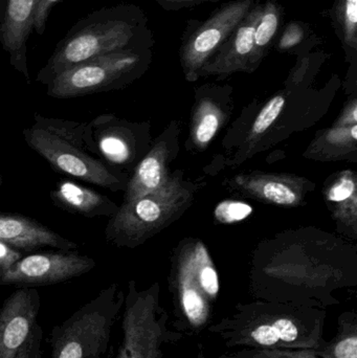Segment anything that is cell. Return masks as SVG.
Listing matches in <instances>:
<instances>
[{"label": "cell", "mask_w": 357, "mask_h": 358, "mask_svg": "<svg viewBox=\"0 0 357 358\" xmlns=\"http://www.w3.org/2000/svg\"><path fill=\"white\" fill-rule=\"evenodd\" d=\"M326 309L259 300L238 304L207 331L228 348L314 349L324 341Z\"/></svg>", "instance_id": "1"}, {"label": "cell", "mask_w": 357, "mask_h": 358, "mask_svg": "<svg viewBox=\"0 0 357 358\" xmlns=\"http://www.w3.org/2000/svg\"><path fill=\"white\" fill-rule=\"evenodd\" d=\"M155 40L140 6L103 8L75 23L42 67L37 82L48 85L57 76L90 59L125 50H147Z\"/></svg>", "instance_id": "2"}, {"label": "cell", "mask_w": 357, "mask_h": 358, "mask_svg": "<svg viewBox=\"0 0 357 358\" xmlns=\"http://www.w3.org/2000/svg\"><path fill=\"white\" fill-rule=\"evenodd\" d=\"M84 127L83 122L36 115L22 134L27 146L54 171L112 192L125 189L127 174L107 165L90 150Z\"/></svg>", "instance_id": "3"}, {"label": "cell", "mask_w": 357, "mask_h": 358, "mask_svg": "<svg viewBox=\"0 0 357 358\" xmlns=\"http://www.w3.org/2000/svg\"><path fill=\"white\" fill-rule=\"evenodd\" d=\"M169 288L173 329L184 336L203 334L213 321L220 294L219 275L203 242L190 241L176 255Z\"/></svg>", "instance_id": "4"}, {"label": "cell", "mask_w": 357, "mask_h": 358, "mask_svg": "<svg viewBox=\"0 0 357 358\" xmlns=\"http://www.w3.org/2000/svg\"><path fill=\"white\" fill-rule=\"evenodd\" d=\"M195 189V185L184 180L178 171L171 174L161 189L123 202L107 223V241L117 248L142 245L191 206Z\"/></svg>", "instance_id": "5"}, {"label": "cell", "mask_w": 357, "mask_h": 358, "mask_svg": "<svg viewBox=\"0 0 357 358\" xmlns=\"http://www.w3.org/2000/svg\"><path fill=\"white\" fill-rule=\"evenodd\" d=\"M124 299L119 285L111 284L56 326L50 334V358H103Z\"/></svg>", "instance_id": "6"}, {"label": "cell", "mask_w": 357, "mask_h": 358, "mask_svg": "<svg viewBox=\"0 0 357 358\" xmlns=\"http://www.w3.org/2000/svg\"><path fill=\"white\" fill-rule=\"evenodd\" d=\"M159 284L140 290L128 283L122 315L121 345L115 358H163L168 347L184 338L169 327V313L161 305Z\"/></svg>", "instance_id": "7"}, {"label": "cell", "mask_w": 357, "mask_h": 358, "mask_svg": "<svg viewBox=\"0 0 357 358\" xmlns=\"http://www.w3.org/2000/svg\"><path fill=\"white\" fill-rule=\"evenodd\" d=\"M152 48L112 52L67 69L48 83L54 99H73L121 90L140 79L152 61Z\"/></svg>", "instance_id": "8"}, {"label": "cell", "mask_w": 357, "mask_h": 358, "mask_svg": "<svg viewBox=\"0 0 357 358\" xmlns=\"http://www.w3.org/2000/svg\"><path fill=\"white\" fill-rule=\"evenodd\" d=\"M255 0H232L216 8L205 21H188L180 48V61L187 81L195 82L210 57L232 35L255 6Z\"/></svg>", "instance_id": "9"}, {"label": "cell", "mask_w": 357, "mask_h": 358, "mask_svg": "<svg viewBox=\"0 0 357 358\" xmlns=\"http://www.w3.org/2000/svg\"><path fill=\"white\" fill-rule=\"evenodd\" d=\"M84 138L90 150L119 171L136 167L147 145V129L111 113H103L85 123Z\"/></svg>", "instance_id": "10"}, {"label": "cell", "mask_w": 357, "mask_h": 358, "mask_svg": "<svg viewBox=\"0 0 357 358\" xmlns=\"http://www.w3.org/2000/svg\"><path fill=\"white\" fill-rule=\"evenodd\" d=\"M96 266L94 259L77 250L37 252L22 257L0 273V285L19 287L54 285L81 277Z\"/></svg>", "instance_id": "11"}, {"label": "cell", "mask_w": 357, "mask_h": 358, "mask_svg": "<svg viewBox=\"0 0 357 358\" xmlns=\"http://www.w3.org/2000/svg\"><path fill=\"white\" fill-rule=\"evenodd\" d=\"M39 292L19 287L0 308V358H15L37 326Z\"/></svg>", "instance_id": "12"}, {"label": "cell", "mask_w": 357, "mask_h": 358, "mask_svg": "<svg viewBox=\"0 0 357 358\" xmlns=\"http://www.w3.org/2000/svg\"><path fill=\"white\" fill-rule=\"evenodd\" d=\"M262 0H257L249 14L239 23L232 35L210 57L201 69L199 77L224 79L236 73H247L253 50L254 31L260 18Z\"/></svg>", "instance_id": "13"}, {"label": "cell", "mask_w": 357, "mask_h": 358, "mask_svg": "<svg viewBox=\"0 0 357 358\" xmlns=\"http://www.w3.org/2000/svg\"><path fill=\"white\" fill-rule=\"evenodd\" d=\"M177 126L171 127L159 136L152 148L145 155L128 179L124 202L136 199L161 189L169 179V165L177 150Z\"/></svg>", "instance_id": "14"}, {"label": "cell", "mask_w": 357, "mask_h": 358, "mask_svg": "<svg viewBox=\"0 0 357 358\" xmlns=\"http://www.w3.org/2000/svg\"><path fill=\"white\" fill-rule=\"evenodd\" d=\"M231 185L260 201L286 208L300 206L310 187L309 181L304 178L263 172L236 176Z\"/></svg>", "instance_id": "15"}, {"label": "cell", "mask_w": 357, "mask_h": 358, "mask_svg": "<svg viewBox=\"0 0 357 358\" xmlns=\"http://www.w3.org/2000/svg\"><path fill=\"white\" fill-rule=\"evenodd\" d=\"M0 241L19 252H34L43 248L78 250L79 245L59 235L36 219L0 210Z\"/></svg>", "instance_id": "16"}, {"label": "cell", "mask_w": 357, "mask_h": 358, "mask_svg": "<svg viewBox=\"0 0 357 358\" xmlns=\"http://www.w3.org/2000/svg\"><path fill=\"white\" fill-rule=\"evenodd\" d=\"M36 0H8L0 39L10 56V63L29 82L27 69V42L33 31Z\"/></svg>", "instance_id": "17"}, {"label": "cell", "mask_w": 357, "mask_h": 358, "mask_svg": "<svg viewBox=\"0 0 357 358\" xmlns=\"http://www.w3.org/2000/svg\"><path fill=\"white\" fill-rule=\"evenodd\" d=\"M50 197L58 208L86 218H110L119 210V206L107 196L71 180L57 183Z\"/></svg>", "instance_id": "18"}, {"label": "cell", "mask_w": 357, "mask_h": 358, "mask_svg": "<svg viewBox=\"0 0 357 358\" xmlns=\"http://www.w3.org/2000/svg\"><path fill=\"white\" fill-rule=\"evenodd\" d=\"M228 86H203L197 90V102L191 127V140L197 149L207 148L224 122L220 96Z\"/></svg>", "instance_id": "19"}, {"label": "cell", "mask_w": 357, "mask_h": 358, "mask_svg": "<svg viewBox=\"0 0 357 358\" xmlns=\"http://www.w3.org/2000/svg\"><path fill=\"white\" fill-rule=\"evenodd\" d=\"M284 8L280 0H265L254 31L253 50L249 57V73H254L268 57L284 20Z\"/></svg>", "instance_id": "20"}, {"label": "cell", "mask_w": 357, "mask_h": 358, "mask_svg": "<svg viewBox=\"0 0 357 358\" xmlns=\"http://www.w3.org/2000/svg\"><path fill=\"white\" fill-rule=\"evenodd\" d=\"M314 352L320 358H357V315L345 311L337 317V334L323 341Z\"/></svg>", "instance_id": "21"}, {"label": "cell", "mask_w": 357, "mask_h": 358, "mask_svg": "<svg viewBox=\"0 0 357 358\" xmlns=\"http://www.w3.org/2000/svg\"><path fill=\"white\" fill-rule=\"evenodd\" d=\"M329 17L346 59L356 62L357 55V0H335Z\"/></svg>", "instance_id": "22"}, {"label": "cell", "mask_w": 357, "mask_h": 358, "mask_svg": "<svg viewBox=\"0 0 357 358\" xmlns=\"http://www.w3.org/2000/svg\"><path fill=\"white\" fill-rule=\"evenodd\" d=\"M356 143L357 124L347 127L335 125L314 141L308 155H314L319 159H333L335 157L356 152Z\"/></svg>", "instance_id": "23"}, {"label": "cell", "mask_w": 357, "mask_h": 358, "mask_svg": "<svg viewBox=\"0 0 357 358\" xmlns=\"http://www.w3.org/2000/svg\"><path fill=\"white\" fill-rule=\"evenodd\" d=\"M322 42L312 31L309 23L301 20H291L281 31L280 37L275 43V50L280 54H293L298 56L307 54L314 46Z\"/></svg>", "instance_id": "24"}, {"label": "cell", "mask_w": 357, "mask_h": 358, "mask_svg": "<svg viewBox=\"0 0 357 358\" xmlns=\"http://www.w3.org/2000/svg\"><path fill=\"white\" fill-rule=\"evenodd\" d=\"M285 103H286V99H285L284 92L276 94L266 102L252 126L249 134V142L257 143L258 140L274 125L275 122L282 113Z\"/></svg>", "instance_id": "25"}, {"label": "cell", "mask_w": 357, "mask_h": 358, "mask_svg": "<svg viewBox=\"0 0 357 358\" xmlns=\"http://www.w3.org/2000/svg\"><path fill=\"white\" fill-rule=\"evenodd\" d=\"M357 195V178L352 170H346L333 179L325 191L328 203L335 206Z\"/></svg>", "instance_id": "26"}, {"label": "cell", "mask_w": 357, "mask_h": 358, "mask_svg": "<svg viewBox=\"0 0 357 358\" xmlns=\"http://www.w3.org/2000/svg\"><path fill=\"white\" fill-rule=\"evenodd\" d=\"M217 358H320L312 349H251L243 348Z\"/></svg>", "instance_id": "27"}, {"label": "cell", "mask_w": 357, "mask_h": 358, "mask_svg": "<svg viewBox=\"0 0 357 358\" xmlns=\"http://www.w3.org/2000/svg\"><path fill=\"white\" fill-rule=\"evenodd\" d=\"M252 213H253V208L247 202L224 200L216 206L214 210V217L217 222L232 224L249 218Z\"/></svg>", "instance_id": "28"}, {"label": "cell", "mask_w": 357, "mask_h": 358, "mask_svg": "<svg viewBox=\"0 0 357 358\" xmlns=\"http://www.w3.org/2000/svg\"><path fill=\"white\" fill-rule=\"evenodd\" d=\"M42 338L43 331L41 326L37 324L29 340L23 345L15 358H43L41 350Z\"/></svg>", "instance_id": "29"}, {"label": "cell", "mask_w": 357, "mask_h": 358, "mask_svg": "<svg viewBox=\"0 0 357 358\" xmlns=\"http://www.w3.org/2000/svg\"><path fill=\"white\" fill-rule=\"evenodd\" d=\"M59 0H36L35 13H34L33 29L42 35L45 31L46 20L52 6Z\"/></svg>", "instance_id": "30"}, {"label": "cell", "mask_w": 357, "mask_h": 358, "mask_svg": "<svg viewBox=\"0 0 357 358\" xmlns=\"http://www.w3.org/2000/svg\"><path fill=\"white\" fill-rule=\"evenodd\" d=\"M22 258V252L0 241V273Z\"/></svg>", "instance_id": "31"}, {"label": "cell", "mask_w": 357, "mask_h": 358, "mask_svg": "<svg viewBox=\"0 0 357 358\" xmlns=\"http://www.w3.org/2000/svg\"><path fill=\"white\" fill-rule=\"evenodd\" d=\"M357 124V101L356 98L351 99L349 103L346 105L340 119L337 120L335 125L341 127L356 125Z\"/></svg>", "instance_id": "32"}, {"label": "cell", "mask_w": 357, "mask_h": 358, "mask_svg": "<svg viewBox=\"0 0 357 358\" xmlns=\"http://www.w3.org/2000/svg\"><path fill=\"white\" fill-rule=\"evenodd\" d=\"M165 10H180L182 8H194L199 4L209 2L207 0H155Z\"/></svg>", "instance_id": "33"}, {"label": "cell", "mask_w": 357, "mask_h": 358, "mask_svg": "<svg viewBox=\"0 0 357 358\" xmlns=\"http://www.w3.org/2000/svg\"><path fill=\"white\" fill-rule=\"evenodd\" d=\"M195 358H210L205 355V348H203V345L199 344L198 346H197L196 357H195Z\"/></svg>", "instance_id": "34"}, {"label": "cell", "mask_w": 357, "mask_h": 358, "mask_svg": "<svg viewBox=\"0 0 357 358\" xmlns=\"http://www.w3.org/2000/svg\"><path fill=\"white\" fill-rule=\"evenodd\" d=\"M3 181H4L3 178H2L1 176H0V187H1L2 185H3Z\"/></svg>", "instance_id": "35"}]
</instances>
